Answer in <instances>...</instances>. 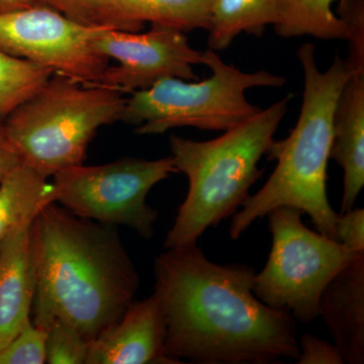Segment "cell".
I'll use <instances>...</instances> for the list:
<instances>
[{
    "label": "cell",
    "instance_id": "1",
    "mask_svg": "<svg viewBox=\"0 0 364 364\" xmlns=\"http://www.w3.org/2000/svg\"><path fill=\"white\" fill-rule=\"evenodd\" d=\"M165 353L176 363L272 364L296 360L294 318L253 291L255 270L208 260L198 244L166 249L154 262Z\"/></svg>",
    "mask_w": 364,
    "mask_h": 364
},
{
    "label": "cell",
    "instance_id": "2",
    "mask_svg": "<svg viewBox=\"0 0 364 364\" xmlns=\"http://www.w3.org/2000/svg\"><path fill=\"white\" fill-rule=\"evenodd\" d=\"M37 261L33 324L73 326L92 341L135 301L140 277L116 228L77 217L56 203L33 222Z\"/></svg>",
    "mask_w": 364,
    "mask_h": 364
},
{
    "label": "cell",
    "instance_id": "3",
    "mask_svg": "<svg viewBox=\"0 0 364 364\" xmlns=\"http://www.w3.org/2000/svg\"><path fill=\"white\" fill-rule=\"evenodd\" d=\"M304 74L303 104L298 122L287 138L273 141L267 156L277 166L262 186L233 215L229 233L240 238L251 225L273 208H299L312 220L318 233L337 239L338 214L327 193L328 162L332 143L333 117L340 93L351 75L346 60L335 55L329 68L321 71L315 46L306 43L296 51Z\"/></svg>",
    "mask_w": 364,
    "mask_h": 364
},
{
    "label": "cell",
    "instance_id": "4",
    "mask_svg": "<svg viewBox=\"0 0 364 364\" xmlns=\"http://www.w3.org/2000/svg\"><path fill=\"white\" fill-rule=\"evenodd\" d=\"M293 95L277 100L243 123L208 141L170 136L172 160L188 191L164 241L166 249L198 244L210 228L233 215L262 176L267 155Z\"/></svg>",
    "mask_w": 364,
    "mask_h": 364
},
{
    "label": "cell",
    "instance_id": "5",
    "mask_svg": "<svg viewBox=\"0 0 364 364\" xmlns=\"http://www.w3.org/2000/svg\"><path fill=\"white\" fill-rule=\"evenodd\" d=\"M124 105L119 91L54 73L2 129L21 161L49 178L83 164L98 129L121 122Z\"/></svg>",
    "mask_w": 364,
    "mask_h": 364
},
{
    "label": "cell",
    "instance_id": "6",
    "mask_svg": "<svg viewBox=\"0 0 364 364\" xmlns=\"http://www.w3.org/2000/svg\"><path fill=\"white\" fill-rule=\"evenodd\" d=\"M205 54L210 77L196 82L165 78L148 90L136 91L126 100L121 122L136 127L139 135H159L182 127L225 132L260 112L249 102L246 91L286 85V78L272 72L239 70L214 50H205Z\"/></svg>",
    "mask_w": 364,
    "mask_h": 364
},
{
    "label": "cell",
    "instance_id": "7",
    "mask_svg": "<svg viewBox=\"0 0 364 364\" xmlns=\"http://www.w3.org/2000/svg\"><path fill=\"white\" fill-rule=\"evenodd\" d=\"M301 215L299 208L287 205L267 215L272 249L264 268L255 274L253 291L270 308L311 323L318 318V301L327 284L364 253L309 229Z\"/></svg>",
    "mask_w": 364,
    "mask_h": 364
},
{
    "label": "cell",
    "instance_id": "8",
    "mask_svg": "<svg viewBox=\"0 0 364 364\" xmlns=\"http://www.w3.org/2000/svg\"><path fill=\"white\" fill-rule=\"evenodd\" d=\"M173 173L178 171L171 156L121 158L92 166L80 164L53 176L52 202L83 219L131 228L150 240L158 212L146 202L148 193Z\"/></svg>",
    "mask_w": 364,
    "mask_h": 364
},
{
    "label": "cell",
    "instance_id": "9",
    "mask_svg": "<svg viewBox=\"0 0 364 364\" xmlns=\"http://www.w3.org/2000/svg\"><path fill=\"white\" fill-rule=\"evenodd\" d=\"M107 28L76 23L49 7L33 4L0 13V50L86 85H95L109 60L95 46Z\"/></svg>",
    "mask_w": 364,
    "mask_h": 364
},
{
    "label": "cell",
    "instance_id": "10",
    "mask_svg": "<svg viewBox=\"0 0 364 364\" xmlns=\"http://www.w3.org/2000/svg\"><path fill=\"white\" fill-rule=\"evenodd\" d=\"M184 33L159 26L144 33L105 28L95 40V48L119 64L107 66L95 85L133 93L165 78L198 80L193 66L205 65V51L193 49Z\"/></svg>",
    "mask_w": 364,
    "mask_h": 364
},
{
    "label": "cell",
    "instance_id": "11",
    "mask_svg": "<svg viewBox=\"0 0 364 364\" xmlns=\"http://www.w3.org/2000/svg\"><path fill=\"white\" fill-rule=\"evenodd\" d=\"M166 326L155 294L134 301L117 322L90 342L86 364H173L165 353Z\"/></svg>",
    "mask_w": 364,
    "mask_h": 364
},
{
    "label": "cell",
    "instance_id": "12",
    "mask_svg": "<svg viewBox=\"0 0 364 364\" xmlns=\"http://www.w3.org/2000/svg\"><path fill=\"white\" fill-rule=\"evenodd\" d=\"M33 220L16 228L0 248V349L32 318L37 287Z\"/></svg>",
    "mask_w": 364,
    "mask_h": 364
},
{
    "label": "cell",
    "instance_id": "13",
    "mask_svg": "<svg viewBox=\"0 0 364 364\" xmlns=\"http://www.w3.org/2000/svg\"><path fill=\"white\" fill-rule=\"evenodd\" d=\"M323 318L344 363H364V254L325 287L318 301Z\"/></svg>",
    "mask_w": 364,
    "mask_h": 364
},
{
    "label": "cell",
    "instance_id": "14",
    "mask_svg": "<svg viewBox=\"0 0 364 364\" xmlns=\"http://www.w3.org/2000/svg\"><path fill=\"white\" fill-rule=\"evenodd\" d=\"M330 159L343 169L340 214L353 208L364 186V73H351L333 117Z\"/></svg>",
    "mask_w": 364,
    "mask_h": 364
},
{
    "label": "cell",
    "instance_id": "15",
    "mask_svg": "<svg viewBox=\"0 0 364 364\" xmlns=\"http://www.w3.org/2000/svg\"><path fill=\"white\" fill-rule=\"evenodd\" d=\"M279 0H213L208 49L224 51L242 33L261 37L279 14Z\"/></svg>",
    "mask_w": 364,
    "mask_h": 364
},
{
    "label": "cell",
    "instance_id": "16",
    "mask_svg": "<svg viewBox=\"0 0 364 364\" xmlns=\"http://www.w3.org/2000/svg\"><path fill=\"white\" fill-rule=\"evenodd\" d=\"M48 177L21 162L0 182V248L16 228L52 202Z\"/></svg>",
    "mask_w": 364,
    "mask_h": 364
},
{
    "label": "cell",
    "instance_id": "17",
    "mask_svg": "<svg viewBox=\"0 0 364 364\" xmlns=\"http://www.w3.org/2000/svg\"><path fill=\"white\" fill-rule=\"evenodd\" d=\"M213 0H117V11L128 32L146 23L188 33L208 30Z\"/></svg>",
    "mask_w": 364,
    "mask_h": 364
},
{
    "label": "cell",
    "instance_id": "18",
    "mask_svg": "<svg viewBox=\"0 0 364 364\" xmlns=\"http://www.w3.org/2000/svg\"><path fill=\"white\" fill-rule=\"evenodd\" d=\"M335 0H279L274 31L286 39L310 36L321 40H346L341 18L333 11Z\"/></svg>",
    "mask_w": 364,
    "mask_h": 364
},
{
    "label": "cell",
    "instance_id": "19",
    "mask_svg": "<svg viewBox=\"0 0 364 364\" xmlns=\"http://www.w3.org/2000/svg\"><path fill=\"white\" fill-rule=\"evenodd\" d=\"M54 74L28 60L0 50V126L21 104L33 97Z\"/></svg>",
    "mask_w": 364,
    "mask_h": 364
},
{
    "label": "cell",
    "instance_id": "20",
    "mask_svg": "<svg viewBox=\"0 0 364 364\" xmlns=\"http://www.w3.org/2000/svg\"><path fill=\"white\" fill-rule=\"evenodd\" d=\"M35 4L54 9L83 26L127 31L117 0H35Z\"/></svg>",
    "mask_w": 364,
    "mask_h": 364
},
{
    "label": "cell",
    "instance_id": "21",
    "mask_svg": "<svg viewBox=\"0 0 364 364\" xmlns=\"http://www.w3.org/2000/svg\"><path fill=\"white\" fill-rule=\"evenodd\" d=\"M46 333V363L86 364L90 341L73 326L56 320Z\"/></svg>",
    "mask_w": 364,
    "mask_h": 364
},
{
    "label": "cell",
    "instance_id": "22",
    "mask_svg": "<svg viewBox=\"0 0 364 364\" xmlns=\"http://www.w3.org/2000/svg\"><path fill=\"white\" fill-rule=\"evenodd\" d=\"M47 333L33 324L32 318L6 346L0 349V364L46 363Z\"/></svg>",
    "mask_w": 364,
    "mask_h": 364
},
{
    "label": "cell",
    "instance_id": "23",
    "mask_svg": "<svg viewBox=\"0 0 364 364\" xmlns=\"http://www.w3.org/2000/svg\"><path fill=\"white\" fill-rule=\"evenodd\" d=\"M337 16L346 26V63L351 73H364V0H341Z\"/></svg>",
    "mask_w": 364,
    "mask_h": 364
},
{
    "label": "cell",
    "instance_id": "24",
    "mask_svg": "<svg viewBox=\"0 0 364 364\" xmlns=\"http://www.w3.org/2000/svg\"><path fill=\"white\" fill-rule=\"evenodd\" d=\"M299 364H342L343 358L334 344L318 338L312 334H305L299 339Z\"/></svg>",
    "mask_w": 364,
    "mask_h": 364
},
{
    "label": "cell",
    "instance_id": "25",
    "mask_svg": "<svg viewBox=\"0 0 364 364\" xmlns=\"http://www.w3.org/2000/svg\"><path fill=\"white\" fill-rule=\"evenodd\" d=\"M337 239L345 247L356 253H364V210L351 208L338 215Z\"/></svg>",
    "mask_w": 364,
    "mask_h": 364
},
{
    "label": "cell",
    "instance_id": "26",
    "mask_svg": "<svg viewBox=\"0 0 364 364\" xmlns=\"http://www.w3.org/2000/svg\"><path fill=\"white\" fill-rule=\"evenodd\" d=\"M21 162L20 155L6 138L2 126H0V182Z\"/></svg>",
    "mask_w": 364,
    "mask_h": 364
},
{
    "label": "cell",
    "instance_id": "27",
    "mask_svg": "<svg viewBox=\"0 0 364 364\" xmlns=\"http://www.w3.org/2000/svg\"><path fill=\"white\" fill-rule=\"evenodd\" d=\"M35 4V0H0V13L20 11Z\"/></svg>",
    "mask_w": 364,
    "mask_h": 364
}]
</instances>
